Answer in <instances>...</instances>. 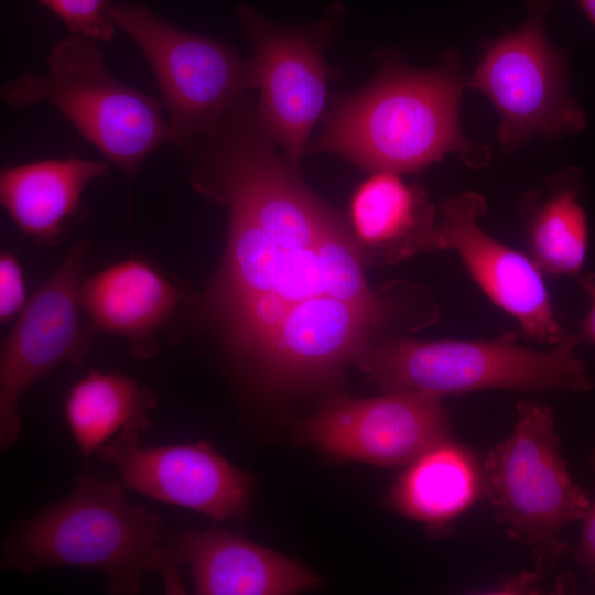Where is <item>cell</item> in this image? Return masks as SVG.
Segmentation results:
<instances>
[{"label": "cell", "instance_id": "1", "mask_svg": "<svg viewBox=\"0 0 595 595\" xmlns=\"http://www.w3.org/2000/svg\"><path fill=\"white\" fill-rule=\"evenodd\" d=\"M466 85L454 53L426 69L386 56L370 83L335 101L311 150L340 155L371 173L415 172L450 153L482 169L490 162L489 149L461 128Z\"/></svg>", "mask_w": 595, "mask_h": 595}, {"label": "cell", "instance_id": "2", "mask_svg": "<svg viewBox=\"0 0 595 595\" xmlns=\"http://www.w3.org/2000/svg\"><path fill=\"white\" fill-rule=\"evenodd\" d=\"M125 488L96 475L79 477L65 499L14 530L6 543V564L24 573L53 566L98 570L116 594L140 593L144 574L153 572L165 593L185 594L183 563L160 518L130 504Z\"/></svg>", "mask_w": 595, "mask_h": 595}, {"label": "cell", "instance_id": "3", "mask_svg": "<svg viewBox=\"0 0 595 595\" xmlns=\"http://www.w3.org/2000/svg\"><path fill=\"white\" fill-rule=\"evenodd\" d=\"M507 332L493 339L420 340L398 335L378 343L357 359L366 377L386 391L409 390L439 398L484 389L524 392H587L594 380L575 355L576 334L549 350L519 343Z\"/></svg>", "mask_w": 595, "mask_h": 595}, {"label": "cell", "instance_id": "4", "mask_svg": "<svg viewBox=\"0 0 595 595\" xmlns=\"http://www.w3.org/2000/svg\"><path fill=\"white\" fill-rule=\"evenodd\" d=\"M0 95L15 108L53 106L129 180L154 150L170 142L162 105L118 80L109 72L98 41L88 37L71 34L57 42L45 71L8 79Z\"/></svg>", "mask_w": 595, "mask_h": 595}, {"label": "cell", "instance_id": "5", "mask_svg": "<svg viewBox=\"0 0 595 595\" xmlns=\"http://www.w3.org/2000/svg\"><path fill=\"white\" fill-rule=\"evenodd\" d=\"M516 410L511 433L482 466L483 495L495 521L530 551L542 575L567 548L563 531L583 520L591 502L560 455L552 409L520 400Z\"/></svg>", "mask_w": 595, "mask_h": 595}, {"label": "cell", "instance_id": "6", "mask_svg": "<svg viewBox=\"0 0 595 595\" xmlns=\"http://www.w3.org/2000/svg\"><path fill=\"white\" fill-rule=\"evenodd\" d=\"M110 15L150 65L170 142L181 151L257 88L251 58L219 40L177 28L141 2H113Z\"/></svg>", "mask_w": 595, "mask_h": 595}, {"label": "cell", "instance_id": "7", "mask_svg": "<svg viewBox=\"0 0 595 595\" xmlns=\"http://www.w3.org/2000/svg\"><path fill=\"white\" fill-rule=\"evenodd\" d=\"M518 29L482 43L467 85L499 115L497 139L512 152L534 137L555 141L581 132L586 116L569 89L566 56L547 37L552 0H528Z\"/></svg>", "mask_w": 595, "mask_h": 595}, {"label": "cell", "instance_id": "8", "mask_svg": "<svg viewBox=\"0 0 595 595\" xmlns=\"http://www.w3.org/2000/svg\"><path fill=\"white\" fill-rule=\"evenodd\" d=\"M336 12L315 25L292 28L268 21L248 4L237 6L239 29L252 46L259 117L294 170L326 105L332 69L323 51Z\"/></svg>", "mask_w": 595, "mask_h": 595}, {"label": "cell", "instance_id": "9", "mask_svg": "<svg viewBox=\"0 0 595 595\" xmlns=\"http://www.w3.org/2000/svg\"><path fill=\"white\" fill-rule=\"evenodd\" d=\"M86 239L77 242L33 293L6 336L0 353V448L8 450L22 428L23 394L56 367L80 364L97 331L82 320L79 290Z\"/></svg>", "mask_w": 595, "mask_h": 595}, {"label": "cell", "instance_id": "10", "mask_svg": "<svg viewBox=\"0 0 595 595\" xmlns=\"http://www.w3.org/2000/svg\"><path fill=\"white\" fill-rule=\"evenodd\" d=\"M299 436L336 458L377 466L408 465L450 434L441 398L409 390L372 398H336L299 424Z\"/></svg>", "mask_w": 595, "mask_h": 595}, {"label": "cell", "instance_id": "11", "mask_svg": "<svg viewBox=\"0 0 595 595\" xmlns=\"http://www.w3.org/2000/svg\"><path fill=\"white\" fill-rule=\"evenodd\" d=\"M487 209L478 192L465 191L440 206L429 251L454 250L482 291L520 325V336L558 345L569 333L556 317L542 271L529 256L479 226Z\"/></svg>", "mask_w": 595, "mask_h": 595}, {"label": "cell", "instance_id": "12", "mask_svg": "<svg viewBox=\"0 0 595 595\" xmlns=\"http://www.w3.org/2000/svg\"><path fill=\"white\" fill-rule=\"evenodd\" d=\"M140 433L139 429L125 430L96 452L117 467L126 488L214 521L246 509L251 477L208 442L147 447L139 443Z\"/></svg>", "mask_w": 595, "mask_h": 595}, {"label": "cell", "instance_id": "13", "mask_svg": "<svg viewBox=\"0 0 595 595\" xmlns=\"http://www.w3.org/2000/svg\"><path fill=\"white\" fill-rule=\"evenodd\" d=\"M402 322L317 294L295 302L244 363L285 383L320 381L357 360L371 337Z\"/></svg>", "mask_w": 595, "mask_h": 595}, {"label": "cell", "instance_id": "14", "mask_svg": "<svg viewBox=\"0 0 595 595\" xmlns=\"http://www.w3.org/2000/svg\"><path fill=\"white\" fill-rule=\"evenodd\" d=\"M167 541L199 595H286L318 583L293 560L218 528L172 532Z\"/></svg>", "mask_w": 595, "mask_h": 595}, {"label": "cell", "instance_id": "15", "mask_svg": "<svg viewBox=\"0 0 595 595\" xmlns=\"http://www.w3.org/2000/svg\"><path fill=\"white\" fill-rule=\"evenodd\" d=\"M79 300L97 332L125 338L132 354L144 359L159 351L158 334L181 304V291L148 262L128 259L86 277Z\"/></svg>", "mask_w": 595, "mask_h": 595}, {"label": "cell", "instance_id": "16", "mask_svg": "<svg viewBox=\"0 0 595 595\" xmlns=\"http://www.w3.org/2000/svg\"><path fill=\"white\" fill-rule=\"evenodd\" d=\"M109 171L107 161L76 156L6 166L0 173V202L34 244L58 246L84 216L88 184Z\"/></svg>", "mask_w": 595, "mask_h": 595}, {"label": "cell", "instance_id": "17", "mask_svg": "<svg viewBox=\"0 0 595 595\" xmlns=\"http://www.w3.org/2000/svg\"><path fill=\"white\" fill-rule=\"evenodd\" d=\"M349 215L360 251L383 263L429 251L437 224L426 192L392 172H375L364 181Z\"/></svg>", "mask_w": 595, "mask_h": 595}, {"label": "cell", "instance_id": "18", "mask_svg": "<svg viewBox=\"0 0 595 595\" xmlns=\"http://www.w3.org/2000/svg\"><path fill=\"white\" fill-rule=\"evenodd\" d=\"M480 494L482 467L476 457L447 437L407 465L386 502L401 516L423 523L431 536H442Z\"/></svg>", "mask_w": 595, "mask_h": 595}, {"label": "cell", "instance_id": "19", "mask_svg": "<svg viewBox=\"0 0 595 595\" xmlns=\"http://www.w3.org/2000/svg\"><path fill=\"white\" fill-rule=\"evenodd\" d=\"M583 191L581 170L566 166L520 198L528 256L542 273L581 277L588 246L587 216L580 203Z\"/></svg>", "mask_w": 595, "mask_h": 595}, {"label": "cell", "instance_id": "20", "mask_svg": "<svg viewBox=\"0 0 595 595\" xmlns=\"http://www.w3.org/2000/svg\"><path fill=\"white\" fill-rule=\"evenodd\" d=\"M156 405L153 392L121 372L90 371L68 391L65 419L84 457L128 429L144 431Z\"/></svg>", "mask_w": 595, "mask_h": 595}, {"label": "cell", "instance_id": "21", "mask_svg": "<svg viewBox=\"0 0 595 595\" xmlns=\"http://www.w3.org/2000/svg\"><path fill=\"white\" fill-rule=\"evenodd\" d=\"M50 9L73 35L110 42L116 33L112 0H37Z\"/></svg>", "mask_w": 595, "mask_h": 595}, {"label": "cell", "instance_id": "22", "mask_svg": "<svg viewBox=\"0 0 595 595\" xmlns=\"http://www.w3.org/2000/svg\"><path fill=\"white\" fill-rule=\"evenodd\" d=\"M25 281L21 264L11 252L0 255V321L6 323L26 304Z\"/></svg>", "mask_w": 595, "mask_h": 595}, {"label": "cell", "instance_id": "23", "mask_svg": "<svg viewBox=\"0 0 595 595\" xmlns=\"http://www.w3.org/2000/svg\"><path fill=\"white\" fill-rule=\"evenodd\" d=\"M595 468V448L591 456ZM573 559L595 591V500L589 505L584 518L578 542L573 549Z\"/></svg>", "mask_w": 595, "mask_h": 595}, {"label": "cell", "instance_id": "24", "mask_svg": "<svg viewBox=\"0 0 595 595\" xmlns=\"http://www.w3.org/2000/svg\"><path fill=\"white\" fill-rule=\"evenodd\" d=\"M580 284L589 300V309L581 323L576 335L581 342L595 345V272H588L578 278Z\"/></svg>", "mask_w": 595, "mask_h": 595}, {"label": "cell", "instance_id": "25", "mask_svg": "<svg viewBox=\"0 0 595 595\" xmlns=\"http://www.w3.org/2000/svg\"><path fill=\"white\" fill-rule=\"evenodd\" d=\"M587 19L595 26V0H576Z\"/></svg>", "mask_w": 595, "mask_h": 595}]
</instances>
